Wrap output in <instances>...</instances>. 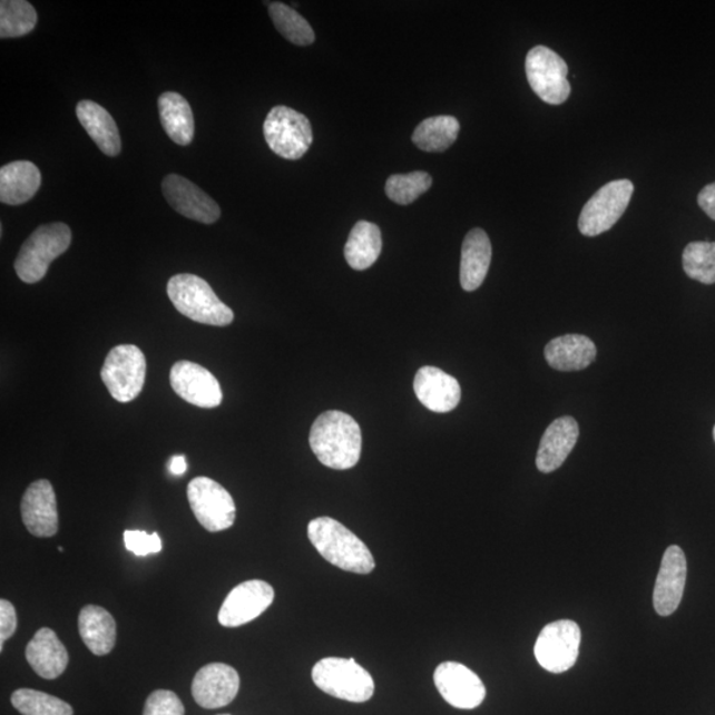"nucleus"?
Instances as JSON below:
<instances>
[{
	"mask_svg": "<svg viewBox=\"0 0 715 715\" xmlns=\"http://www.w3.org/2000/svg\"><path fill=\"white\" fill-rule=\"evenodd\" d=\"M310 443L322 466L346 471L361 459L362 432L354 418L327 411L314 420Z\"/></svg>",
	"mask_w": 715,
	"mask_h": 715,
	"instance_id": "obj_1",
	"label": "nucleus"
},
{
	"mask_svg": "<svg viewBox=\"0 0 715 715\" xmlns=\"http://www.w3.org/2000/svg\"><path fill=\"white\" fill-rule=\"evenodd\" d=\"M307 537L322 558L343 571L364 575L375 569V559L368 546L346 526L331 517L311 521Z\"/></svg>",
	"mask_w": 715,
	"mask_h": 715,
	"instance_id": "obj_2",
	"label": "nucleus"
},
{
	"mask_svg": "<svg viewBox=\"0 0 715 715\" xmlns=\"http://www.w3.org/2000/svg\"><path fill=\"white\" fill-rule=\"evenodd\" d=\"M167 296L175 310L198 324L227 326L233 324L234 312L213 291V287L192 273L175 275L167 283Z\"/></svg>",
	"mask_w": 715,
	"mask_h": 715,
	"instance_id": "obj_3",
	"label": "nucleus"
},
{
	"mask_svg": "<svg viewBox=\"0 0 715 715\" xmlns=\"http://www.w3.org/2000/svg\"><path fill=\"white\" fill-rule=\"evenodd\" d=\"M72 243L71 228L65 223L45 224L27 238L17 256V275L23 283L43 280L56 258L65 254Z\"/></svg>",
	"mask_w": 715,
	"mask_h": 715,
	"instance_id": "obj_4",
	"label": "nucleus"
},
{
	"mask_svg": "<svg viewBox=\"0 0 715 715\" xmlns=\"http://www.w3.org/2000/svg\"><path fill=\"white\" fill-rule=\"evenodd\" d=\"M312 678L322 692L349 703H366L374 696L373 677L354 658H322L314 665Z\"/></svg>",
	"mask_w": 715,
	"mask_h": 715,
	"instance_id": "obj_5",
	"label": "nucleus"
},
{
	"mask_svg": "<svg viewBox=\"0 0 715 715\" xmlns=\"http://www.w3.org/2000/svg\"><path fill=\"white\" fill-rule=\"evenodd\" d=\"M264 137L271 150L285 159L303 158L313 144L310 119L287 107L273 108L264 123Z\"/></svg>",
	"mask_w": 715,
	"mask_h": 715,
	"instance_id": "obj_6",
	"label": "nucleus"
},
{
	"mask_svg": "<svg viewBox=\"0 0 715 715\" xmlns=\"http://www.w3.org/2000/svg\"><path fill=\"white\" fill-rule=\"evenodd\" d=\"M146 378V358L135 345L111 349L101 369V380L111 398L129 403L141 394Z\"/></svg>",
	"mask_w": 715,
	"mask_h": 715,
	"instance_id": "obj_7",
	"label": "nucleus"
},
{
	"mask_svg": "<svg viewBox=\"0 0 715 715\" xmlns=\"http://www.w3.org/2000/svg\"><path fill=\"white\" fill-rule=\"evenodd\" d=\"M635 186L628 179L609 182L586 203L579 217L581 235L594 237L611 229L626 213Z\"/></svg>",
	"mask_w": 715,
	"mask_h": 715,
	"instance_id": "obj_8",
	"label": "nucleus"
},
{
	"mask_svg": "<svg viewBox=\"0 0 715 715\" xmlns=\"http://www.w3.org/2000/svg\"><path fill=\"white\" fill-rule=\"evenodd\" d=\"M525 67L531 89L543 102L560 105L570 97L569 66L552 49L545 46L532 48L526 56Z\"/></svg>",
	"mask_w": 715,
	"mask_h": 715,
	"instance_id": "obj_9",
	"label": "nucleus"
},
{
	"mask_svg": "<svg viewBox=\"0 0 715 715\" xmlns=\"http://www.w3.org/2000/svg\"><path fill=\"white\" fill-rule=\"evenodd\" d=\"M193 513L207 531L227 530L235 523L236 505L219 482L208 477H196L187 488Z\"/></svg>",
	"mask_w": 715,
	"mask_h": 715,
	"instance_id": "obj_10",
	"label": "nucleus"
},
{
	"mask_svg": "<svg viewBox=\"0 0 715 715\" xmlns=\"http://www.w3.org/2000/svg\"><path fill=\"white\" fill-rule=\"evenodd\" d=\"M581 633L577 623L558 620L548 624L539 634L535 655L541 667L559 673L571 669L579 657Z\"/></svg>",
	"mask_w": 715,
	"mask_h": 715,
	"instance_id": "obj_11",
	"label": "nucleus"
},
{
	"mask_svg": "<svg viewBox=\"0 0 715 715\" xmlns=\"http://www.w3.org/2000/svg\"><path fill=\"white\" fill-rule=\"evenodd\" d=\"M275 600V590L264 580L243 581L231 591L219 611L223 627L236 628L255 620Z\"/></svg>",
	"mask_w": 715,
	"mask_h": 715,
	"instance_id": "obj_12",
	"label": "nucleus"
},
{
	"mask_svg": "<svg viewBox=\"0 0 715 715\" xmlns=\"http://www.w3.org/2000/svg\"><path fill=\"white\" fill-rule=\"evenodd\" d=\"M433 682L441 697L458 709H476L487 696L486 685L481 678L460 663L440 664L434 670Z\"/></svg>",
	"mask_w": 715,
	"mask_h": 715,
	"instance_id": "obj_13",
	"label": "nucleus"
},
{
	"mask_svg": "<svg viewBox=\"0 0 715 715\" xmlns=\"http://www.w3.org/2000/svg\"><path fill=\"white\" fill-rule=\"evenodd\" d=\"M172 388L179 398L200 409H215L223 401L219 382L205 368L190 361H179L170 371Z\"/></svg>",
	"mask_w": 715,
	"mask_h": 715,
	"instance_id": "obj_14",
	"label": "nucleus"
},
{
	"mask_svg": "<svg viewBox=\"0 0 715 715\" xmlns=\"http://www.w3.org/2000/svg\"><path fill=\"white\" fill-rule=\"evenodd\" d=\"M163 192L168 205L187 219L203 224L219 221V205L192 180L177 174L167 175L163 182Z\"/></svg>",
	"mask_w": 715,
	"mask_h": 715,
	"instance_id": "obj_15",
	"label": "nucleus"
},
{
	"mask_svg": "<svg viewBox=\"0 0 715 715\" xmlns=\"http://www.w3.org/2000/svg\"><path fill=\"white\" fill-rule=\"evenodd\" d=\"M241 689L238 673L227 664L214 663L196 673L193 697L203 709H221L236 698Z\"/></svg>",
	"mask_w": 715,
	"mask_h": 715,
	"instance_id": "obj_16",
	"label": "nucleus"
},
{
	"mask_svg": "<svg viewBox=\"0 0 715 715\" xmlns=\"http://www.w3.org/2000/svg\"><path fill=\"white\" fill-rule=\"evenodd\" d=\"M20 513L32 536L53 537L59 530V513L52 483L48 480L32 482L20 503Z\"/></svg>",
	"mask_w": 715,
	"mask_h": 715,
	"instance_id": "obj_17",
	"label": "nucleus"
},
{
	"mask_svg": "<svg viewBox=\"0 0 715 715\" xmlns=\"http://www.w3.org/2000/svg\"><path fill=\"white\" fill-rule=\"evenodd\" d=\"M686 575H688V565H686L684 551L678 546H670L664 552L656 579L654 607L658 615L675 614L683 600Z\"/></svg>",
	"mask_w": 715,
	"mask_h": 715,
	"instance_id": "obj_18",
	"label": "nucleus"
},
{
	"mask_svg": "<svg viewBox=\"0 0 715 715\" xmlns=\"http://www.w3.org/2000/svg\"><path fill=\"white\" fill-rule=\"evenodd\" d=\"M413 391L420 403L433 412H451L461 401L458 380L438 368L420 369L413 380Z\"/></svg>",
	"mask_w": 715,
	"mask_h": 715,
	"instance_id": "obj_19",
	"label": "nucleus"
},
{
	"mask_svg": "<svg viewBox=\"0 0 715 715\" xmlns=\"http://www.w3.org/2000/svg\"><path fill=\"white\" fill-rule=\"evenodd\" d=\"M579 438V425L571 417H564L549 425L537 453L539 472L551 473L564 466Z\"/></svg>",
	"mask_w": 715,
	"mask_h": 715,
	"instance_id": "obj_20",
	"label": "nucleus"
},
{
	"mask_svg": "<svg viewBox=\"0 0 715 715\" xmlns=\"http://www.w3.org/2000/svg\"><path fill=\"white\" fill-rule=\"evenodd\" d=\"M28 664L38 676L55 679L66 672L69 655L65 644L51 628H41L26 648Z\"/></svg>",
	"mask_w": 715,
	"mask_h": 715,
	"instance_id": "obj_21",
	"label": "nucleus"
},
{
	"mask_svg": "<svg viewBox=\"0 0 715 715\" xmlns=\"http://www.w3.org/2000/svg\"><path fill=\"white\" fill-rule=\"evenodd\" d=\"M492 262V244L486 231L473 228L469 231L462 243L460 263V284L462 290L473 292L479 290L486 280Z\"/></svg>",
	"mask_w": 715,
	"mask_h": 715,
	"instance_id": "obj_22",
	"label": "nucleus"
},
{
	"mask_svg": "<svg viewBox=\"0 0 715 715\" xmlns=\"http://www.w3.org/2000/svg\"><path fill=\"white\" fill-rule=\"evenodd\" d=\"M76 115L105 156L117 157L121 153V137L114 117L107 109L94 101L82 100L77 104Z\"/></svg>",
	"mask_w": 715,
	"mask_h": 715,
	"instance_id": "obj_23",
	"label": "nucleus"
},
{
	"mask_svg": "<svg viewBox=\"0 0 715 715\" xmlns=\"http://www.w3.org/2000/svg\"><path fill=\"white\" fill-rule=\"evenodd\" d=\"M40 185V170L28 160H17L0 168V200L4 205H25L39 192Z\"/></svg>",
	"mask_w": 715,
	"mask_h": 715,
	"instance_id": "obj_24",
	"label": "nucleus"
},
{
	"mask_svg": "<svg viewBox=\"0 0 715 715\" xmlns=\"http://www.w3.org/2000/svg\"><path fill=\"white\" fill-rule=\"evenodd\" d=\"M545 358L554 370L580 371L595 361L596 346L586 335L567 334L548 343Z\"/></svg>",
	"mask_w": 715,
	"mask_h": 715,
	"instance_id": "obj_25",
	"label": "nucleus"
},
{
	"mask_svg": "<svg viewBox=\"0 0 715 715\" xmlns=\"http://www.w3.org/2000/svg\"><path fill=\"white\" fill-rule=\"evenodd\" d=\"M79 633L84 644L96 656H105L114 650L117 626L114 616L98 606H86L79 615Z\"/></svg>",
	"mask_w": 715,
	"mask_h": 715,
	"instance_id": "obj_26",
	"label": "nucleus"
},
{
	"mask_svg": "<svg viewBox=\"0 0 715 715\" xmlns=\"http://www.w3.org/2000/svg\"><path fill=\"white\" fill-rule=\"evenodd\" d=\"M158 110L167 136L180 146L190 145L195 123L193 109L186 98L177 92H165L158 98Z\"/></svg>",
	"mask_w": 715,
	"mask_h": 715,
	"instance_id": "obj_27",
	"label": "nucleus"
},
{
	"mask_svg": "<svg viewBox=\"0 0 715 715\" xmlns=\"http://www.w3.org/2000/svg\"><path fill=\"white\" fill-rule=\"evenodd\" d=\"M382 252L380 227L366 221L358 222L349 235L345 245V257L355 271H364L373 265Z\"/></svg>",
	"mask_w": 715,
	"mask_h": 715,
	"instance_id": "obj_28",
	"label": "nucleus"
},
{
	"mask_svg": "<svg viewBox=\"0 0 715 715\" xmlns=\"http://www.w3.org/2000/svg\"><path fill=\"white\" fill-rule=\"evenodd\" d=\"M460 123L453 116H437L424 119L413 131L412 143L420 150L441 153L450 149L458 139Z\"/></svg>",
	"mask_w": 715,
	"mask_h": 715,
	"instance_id": "obj_29",
	"label": "nucleus"
},
{
	"mask_svg": "<svg viewBox=\"0 0 715 715\" xmlns=\"http://www.w3.org/2000/svg\"><path fill=\"white\" fill-rule=\"evenodd\" d=\"M38 25V13L26 0H2L0 2V38H20L30 33Z\"/></svg>",
	"mask_w": 715,
	"mask_h": 715,
	"instance_id": "obj_30",
	"label": "nucleus"
},
{
	"mask_svg": "<svg viewBox=\"0 0 715 715\" xmlns=\"http://www.w3.org/2000/svg\"><path fill=\"white\" fill-rule=\"evenodd\" d=\"M270 17L276 30L291 43L301 47L314 43L315 35L312 26L292 7L280 2L271 3Z\"/></svg>",
	"mask_w": 715,
	"mask_h": 715,
	"instance_id": "obj_31",
	"label": "nucleus"
},
{
	"mask_svg": "<svg viewBox=\"0 0 715 715\" xmlns=\"http://www.w3.org/2000/svg\"><path fill=\"white\" fill-rule=\"evenodd\" d=\"M11 703L23 715H74L72 706L65 701L33 689L13 692Z\"/></svg>",
	"mask_w": 715,
	"mask_h": 715,
	"instance_id": "obj_32",
	"label": "nucleus"
},
{
	"mask_svg": "<svg viewBox=\"0 0 715 715\" xmlns=\"http://www.w3.org/2000/svg\"><path fill=\"white\" fill-rule=\"evenodd\" d=\"M686 275L706 285L715 284V243L693 242L683 254Z\"/></svg>",
	"mask_w": 715,
	"mask_h": 715,
	"instance_id": "obj_33",
	"label": "nucleus"
},
{
	"mask_svg": "<svg viewBox=\"0 0 715 715\" xmlns=\"http://www.w3.org/2000/svg\"><path fill=\"white\" fill-rule=\"evenodd\" d=\"M431 186L432 178L429 173L395 174L388 179L385 194L398 205L407 206L415 202L420 195L429 192Z\"/></svg>",
	"mask_w": 715,
	"mask_h": 715,
	"instance_id": "obj_34",
	"label": "nucleus"
},
{
	"mask_svg": "<svg viewBox=\"0 0 715 715\" xmlns=\"http://www.w3.org/2000/svg\"><path fill=\"white\" fill-rule=\"evenodd\" d=\"M144 715H185V706L174 692L156 690L146 699Z\"/></svg>",
	"mask_w": 715,
	"mask_h": 715,
	"instance_id": "obj_35",
	"label": "nucleus"
},
{
	"mask_svg": "<svg viewBox=\"0 0 715 715\" xmlns=\"http://www.w3.org/2000/svg\"><path fill=\"white\" fill-rule=\"evenodd\" d=\"M124 542L126 549L135 554L137 557H146L149 554H158L163 550V541L157 532L147 535L141 530H126L124 532Z\"/></svg>",
	"mask_w": 715,
	"mask_h": 715,
	"instance_id": "obj_36",
	"label": "nucleus"
},
{
	"mask_svg": "<svg viewBox=\"0 0 715 715\" xmlns=\"http://www.w3.org/2000/svg\"><path fill=\"white\" fill-rule=\"evenodd\" d=\"M18 627L17 609L9 600H0V650Z\"/></svg>",
	"mask_w": 715,
	"mask_h": 715,
	"instance_id": "obj_37",
	"label": "nucleus"
},
{
	"mask_svg": "<svg viewBox=\"0 0 715 715\" xmlns=\"http://www.w3.org/2000/svg\"><path fill=\"white\" fill-rule=\"evenodd\" d=\"M698 205L711 219L715 221V182L705 186L698 194Z\"/></svg>",
	"mask_w": 715,
	"mask_h": 715,
	"instance_id": "obj_38",
	"label": "nucleus"
},
{
	"mask_svg": "<svg viewBox=\"0 0 715 715\" xmlns=\"http://www.w3.org/2000/svg\"><path fill=\"white\" fill-rule=\"evenodd\" d=\"M168 469L174 476L184 474L187 471V461L184 454L173 456L168 462Z\"/></svg>",
	"mask_w": 715,
	"mask_h": 715,
	"instance_id": "obj_39",
	"label": "nucleus"
},
{
	"mask_svg": "<svg viewBox=\"0 0 715 715\" xmlns=\"http://www.w3.org/2000/svg\"><path fill=\"white\" fill-rule=\"evenodd\" d=\"M713 437H714V441H715V427H714V431H713Z\"/></svg>",
	"mask_w": 715,
	"mask_h": 715,
	"instance_id": "obj_40",
	"label": "nucleus"
},
{
	"mask_svg": "<svg viewBox=\"0 0 715 715\" xmlns=\"http://www.w3.org/2000/svg\"><path fill=\"white\" fill-rule=\"evenodd\" d=\"M222 715H227V714H222Z\"/></svg>",
	"mask_w": 715,
	"mask_h": 715,
	"instance_id": "obj_41",
	"label": "nucleus"
}]
</instances>
